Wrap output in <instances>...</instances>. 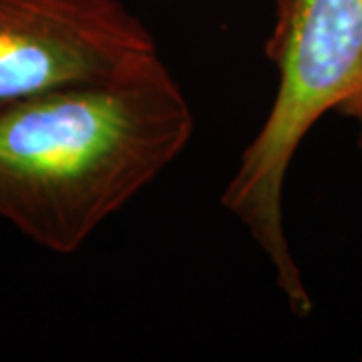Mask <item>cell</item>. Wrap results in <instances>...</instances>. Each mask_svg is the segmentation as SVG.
Masks as SVG:
<instances>
[{
	"label": "cell",
	"mask_w": 362,
	"mask_h": 362,
	"mask_svg": "<svg viewBox=\"0 0 362 362\" xmlns=\"http://www.w3.org/2000/svg\"><path fill=\"white\" fill-rule=\"evenodd\" d=\"M194 129L163 61L2 103L0 218L52 254H75L183 153Z\"/></svg>",
	"instance_id": "cell-1"
},
{
	"label": "cell",
	"mask_w": 362,
	"mask_h": 362,
	"mask_svg": "<svg viewBox=\"0 0 362 362\" xmlns=\"http://www.w3.org/2000/svg\"><path fill=\"white\" fill-rule=\"evenodd\" d=\"M264 54L278 73V89L221 194V206L270 259L290 310L306 318L314 304L288 244L284 185L312 127L362 78V0H274Z\"/></svg>",
	"instance_id": "cell-2"
},
{
	"label": "cell",
	"mask_w": 362,
	"mask_h": 362,
	"mask_svg": "<svg viewBox=\"0 0 362 362\" xmlns=\"http://www.w3.org/2000/svg\"><path fill=\"white\" fill-rule=\"evenodd\" d=\"M159 63L151 30L121 0H0V105Z\"/></svg>",
	"instance_id": "cell-3"
},
{
	"label": "cell",
	"mask_w": 362,
	"mask_h": 362,
	"mask_svg": "<svg viewBox=\"0 0 362 362\" xmlns=\"http://www.w3.org/2000/svg\"><path fill=\"white\" fill-rule=\"evenodd\" d=\"M334 111L340 117L350 119L356 125V141H358V147L362 149V78L356 83V87L338 103Z\"/></svg>",
	"instance_id": "cell-4"
}]
</instances>
